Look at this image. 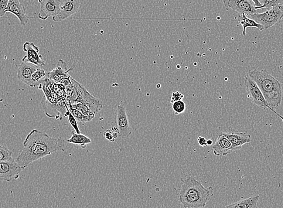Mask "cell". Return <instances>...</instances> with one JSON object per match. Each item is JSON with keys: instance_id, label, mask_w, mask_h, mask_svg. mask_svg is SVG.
I'll return each mask as SVG.
<instances>
[{"instance_id": "obj_1", "label": "cell", "mask_w": 283, "mask_h": 208, "mask_svg": "<svg viewBox=\"0 0 283 208\" xmlns=\"http://www.w3.org/2000/svg\"><path fill=\"white\" fill-rule=\"evenodd\" d=\"M67 142L50 137L46 132L33 129L23 143V148L15 161L24 170L30 164L56 152L64 151Z\"/></svg>"}, {"instance_id": "obj_2", "label": "cell", "mask_w": 283, "mask_h": 208, "mask_svg": "<svg viewBox=\"0 0 283 208\" xmlns=\"http://www.w3.org/2000/svg\"><path fill=\"white\" fill-rule=\"evenodd\" d=\"M213 195L212 187L206 188L199 180L189 176L182 183L179 200L185 208H204Z\"/></svg>"}, {"instance_id": "obj_3", "label": "cell", "mask_w": 283, "mask_h": 208, "mask_svg": "<svg viewBox=\"0 0 283 208\" xmlns=\"http://www.w3.org/2000/svg\"><path fill=\"white\" fill-rule=\"evenodd\" d=\"M248 76L255 81L269 106L278 107L282 101V86L279 81L265 70H254Z\"/></svg>"}, {"instance_id": "obj_4", "label": "cell", "mask_w": 283, "mask_h": 208, "mask_svg": "<svg viewBox=\"0 0 283 208\" xmlns=\"http://www.w3.org/2000/svg\"><path fill=\"white\" fill-rule=\"evenodd\" d=\"M250 16L251 19L260 25L265 30L281 22L283 18V6L281 5L275 6L267 12L254 13Z\"/></svg>"}, {"instance_id": "obj_5", "label": "cell", "mask_w": 283, "mask_h": 208, "mask_svg": "<svg viewBox=\"0 0 283 208\" xmlns=\"http://www.w3.org/2000/svg\"><path fill=\"white\" fill-rule=\"evenodd\" d=\"M244 83L245 86H246L247 91L252 98L254 103L259 107L264 109H269V110L274 112L275 114L280 118L283 122L282 115L279 114L272 107L269 106L267 101L265 100L264 95H263L260 88H259L257 84L255 83V81L252 80L250 77L245 76L244 78Z\"/></svg>"}, {"instance_id": "obj_6", "label": "cell", "mask_w": 283, "mask_h": 208, "mask_svg": "<svg viewBox=\"0 0 283 208\" xmlns=\"http://www.w3.org/2000/svg\"><path fill=\"white\" fill-rule=\"evenodd\" d=\"M72 70V68L68 69L66 61L59 60L56 67L47 74V77L54 83L64 85L66 87L71 86V76L69 72Z\"/></svg>"}, {"instance_id": "obj_7", "label": "cell", "mask_w": 283, "mask_h": 208, "mask_svg": "<svg viewBox=\"0 0 283 208\" xmlns=\"http://www.w3.org/2000/svg\"><path fill=\"white\" fill-rule=\"evenodd\" d=\"M23 170L13 159L7 161H0V180L11 182L17 179Z\"/></svg>"}, {"instance_id": "obj_8", "label": "cell", "mask_w": 283, "mask_h": 208, "mask_svg": "<svg viewBox=\"0 0 283 208\" xmlns=\"http://www.w3.org/2000/svg\"><path fill=\"white\" fill-rule=\"evenodd\" d=\"M23 51H25L26 55L23 58L22 62L31 63L39 67L46 66L42 56L39 54V49L35 44L25 42L23 45Z\"/></svg>"}, {"instance_id": "obj_9", "label": "cell", "mask_w": 283, "mask_h": 208, "mask_svg": "<svg viewBox=\"0 0 283 208\" xmlns=\"http://www.w3.org/2000/svg\"><path fill=\"white\" fill-rule=\"evenodd\" d=\"M116 124L118 129L119 137L127 138L132 134L126 112L125 108L121 105H119L116 111Z\"/></svg>"}, {"instance_id": "obj_10", "label": "cell", "mask_w": 283, "mask_h": 208, "mask_svg": "<svg viewBox=\"0 0 283 208\" xmlns=\"http://www.w3.org/2000/svg\"><path fill=\"white\" fill-rule=\"evenodd\" d=\"M81 6L80 0H62L59 14L53 17V21L58 22L66 20L76 14Z\"/></svg>"}, {"instance_id": "obj_11", "label": "cell", "mask_w": 283, "mask_h": 208, "mask_svg": "<svg viewBox=\"0 0 283 208\" xmlns=\"http://www.w3.org/2000/svg\"><path fill=\"white\" fill-rule=\"evenodd\" d=\"M40 9L38 13L40 19L45 20L50 17H54L60 11L61 0H38Z\"/></svg>"}, {"instance_id": "obj_12", "label": "cell", "mask_w": 283, "mask_h": 208, "mask_svg": "<svg viewBox=\"0 0 283 208\" xmlns=\"http://www.w3.org/2000/svg\"><path fill=\"white\" fill-rule=\"evenodd\" d=\"M6 13H12L16 16L23 26H26L29 21V17L27 15L25 6L20 3L19 0H10Z\"/></svg>"}, {"instance_id": "obj_13", "label": "cell", "mask_w": 283, "mask_h": 208, "mask_svg": "<svg viewBox=\"0 0 283 208\" xmlns=\"http://www.w3.org/2000/svg\"><path fill=\"white\" fill-rule=\"evenodd\" d=\"M78 97H79V102H82L87 105L95 115L103 108V104L101 101L99 99L93 96L85 87L78 94Z\"/></svg>"}, {"instance_id": "obj_14", "label": "cell", "mask_w": 283, "mask_h": 208, "mask_svg": "<svg viewBox=\"0 0 283 208\" xmlns=\"http://www.w3.org/2000/svg\"><path fill=\"white\" fill-rule=\"evenodd\" d=\"M221 134L229 140L232 145H233L234 151L241 149L244 145L248 144V143H250L251 142V135L246 134V133L221 132Z\"/></svg>"}, {"instance_id": "obj_15", "label": "cell", "mask_w": 283, "mask_h": 208, "mask_svg": "<svg viewBox=\"0 0 283 208\" xmlns=\"http://www.w3.org/2000/svg\"><path fill=\"white\" fill-rule=\"evenodd\" d=\"M228 8L242 13H245L249 16L257 13L256 7L249 1V0H230L228 3Z\"/></svg>"}, {"instance_id": "obj_16", "label": "cell", "mask_w": 283, "mask_h": 208, "mask_svg": "<svg viewBox=\"0 0 283 208\" xmlns=\"http://www.w3.org/2000/svg\"><path fill=\"white\" fill-rule=\"evenodd\" d=\"M234 149L229 140L220 134L213 146V152L217 156H227L234 152Z\"/></svg>"}, {"instance_id": "obj_17", "label": "cell", "mask_w": 283, "mask_h": 208, "mask_svg": "<svg viewBox=\"0 0 283 208\" xmlns=\"http://www.w3.org/2000/svg\"><path fill=\"white\" fill-rule=\"evenodd\" d=\"M38 67L31 63L22 62L19 64L18 71H17V78L23 83L31 87L32 75Z\"/></svg>"}, {"instance_id": "obj_18", "label": "cell", "mask_w": 283, "mask_h": 208, "mask_svg": "<svg viewBox=\"0 0 283 208\" xmlns=\"http://www.w3.org/2000/svg\"><path fill=\"white\" fill-rule=\"evenodd\" d=\"M259 198L260 196L258 195L251 196L230 204L224 208H257Z\"/></svg>"}, {"instance_id": "obj_19", "label": "cell", "mask_w": 283, "mask_h": 208, "mask_svg": "<svg viewBox=\"0 0 283 208\" xmlns=\"http://www.w3.org/2000/svg\"><path fill=\"white\" fill-rule=\"evenodd\" d=\"M238 22L241 24L243 27V35H246V29L247 28H256L260 31H264L263 27L259 25L257 22H255L254 20L248 18L245 13H242L238 16Z\"/></svg>"}, {"instance_id": "obj_20", "label": "cell", "mask_w": 283, "mask_h": 208, "mask_svg": "<svg viewBox=\"0 0 283 208\" xmlns=\"http://www.w3.org/2000/svg\"><path fill=\"white\" fill-rule=\"evenodd\" d=\"M67 142L72 143V144L80 145L82 148H85L86 145L91 143L92 141L87 136L81 134H77V133L73 131L71 133V137L68 139Z\"/></svg>"}, {"instance_id": "obj_21", "label": "cell", "mask_w": 283, "mask_h": 208, "mask_svg": "<svg viewBox=\"0 0 283 208\" xmlns=\"http://www.w3.org/2000/svg\"><path fill=\"white\" fill-rule=\"evenodd\" d=\"M47 74L42 67H38L32 75L31 78V87L39 86L46 79Z\"/></svg>"}, {"instance_id": "obj_22", "label": "cell", "mask_w": 283, "mask_h": 208, "mask_svg": "<svg viewBox=\"0 0 283 208\" xmlns=\"http://www.w3.org/2000/svg\"><path fill=\"white\" fill-rule=\"evenodd\" d=\"M66 102L68 110H69L71 113L73 114V117L76 119L78 122L85 124V123L90 122L92 120H93V118L87 117V115H85L81 113V112L77 110V109L71 107V105L69 102H68L67 100Z\"/></svg>"}, {"instance_id": "obj_23", "label": "cell", "mask_w": 283, "mask_h": 208, "mask_svg": "<svg viewBox=\"0 0 283 208\" xmlns=\"http://www.w3.org/2000/svg\"><path fill=\"white\" fill-rule=\"evenodd\" d=\"M70 104L71 105V107L77 109V110L80 111L81 113L84 115H87V117H91L93 119L95 118V114L94 112L91 110V109L89 108L87 105L82 103V102H78V103L76 104Z\"/></svg>"}, {"instance_id": "obj_24", "label": "cell", "mask_w": 283, "mask_h": 208, "mask_svg": "<svg viewBox=\"0 0 283 208\" xmlns=\"http://www.w3.org/2000/svg\"><path fill=\"white\" fill-rule=\"evenodd\" d=\"M12 151L9 149L0 145V161H7L12 158Z\"/></svg>"}, {"instance_id": "obj_25", "label": "cell", "mask_w": 283, "mask_h": 208, "mask_svg": "<svg viewBox=\"0 0 283 208\" xmlns=\"http://www.w3.org/2000/svg\"><path fill=\"white\" fill-rule=\"evenodd\" d=\"M64 117H67L68 121H69L70 124L72 127L74 128V131H76L77 134H81V131L78 126V122L76 119L73 117V114L71 113L69 110H68L67 106V111L66 114H64Z\"/></svg>"}, {"instance_id": "obj_26", "label": "cell", "mask_w": 283, "mask_h": 208, "mask_svg": "<svg viewBox=\"0 0 283 208\" xmlns=\"http://www.w3.org/2000/svg\"><path fill=\"white\" fill-rule=\"evenodd\" d=\"M186 104L183 101L173 102L172 109L176 114H182L186 110Z\"/></svg>"}, {"instance_id": "obj_27", "label": "cell", "mask_w": 283, "mask_h": 208, "mask_svg": "<svg viewBox=\"0 0 283 208\" xmlns=\"http://www.w3.org/2000/svg\"><path fill=\"white\" fill-rule=\"evenodd\" d=\"M282 0H262L263 8L271 9L274 7L281 5Z\"/></svg>"}, {"instance_id": "obj_28", "label": "cell", "mask_w": 283, "mask_h": 208, "mask_svg": "<svg viewBox=\"0 0 283 208\" xmlns=\"http://www.w3.org/2000/svg\"><path fill=\"white\" fill-rule=\"evenodd\" d=\"M9 1L10 0H0V18L5 15Z\"/></svg>"}, {"instance_id": "obj_29", "label": "cell", "mask_w": 283, "mask_h": 208, "mask_svg": "<svg viewBox=\"0 0 283 208\" xmlns=\"http://www.w3.org/2000/svg\"><path fill=\"white\" fill-rule=\"evenodd\" d=\"M183 98L184 95L182 93H180V92H173V93H172L171 95V98H170V102L173 104V102L182 101L183 100Z\"/></svg>"}, {"instance_id": "obj_30", "label": "cell", "mask_w": 283, "mask_h": 208, "mask_svg": "<svg viewBox=\"0 0 283 208\" xmlns=\"http://www.w3.org/2000/svg\"><path fill=\"white\" fill-rule=\"evenodd\" d=\"M104 137L105 139L107 140L108 142H114L115 138L113 135V132H112L111 129H107L104 133Z\"/></svg>"}, {"instance_id": "obj_31", "label": "cell", "mask_w": 283, "mask_h": 208, "mask_svg": "<svg viewBox=\"0 0 283 208\" xmlns=\"http://www.w3.org/2000/svg\"><path fill=\"white\" fill-rule=\"evenodd\" d=\"M198 143H199V145L202 146V147H206V146H207V140L206 138L199 137L198 138Z\"/></svg>"}, {"instance_id": "obj_32", "label": "cell", "mask_w": 283, "mask_h": 208, "mask_svg": "<svg viewBox=\"0 0 283 208\" xmlns=\"http://www.w3.org/2000/svg\"><path fill=\"white\" fill-rule=\"evenodd\" d=\"M251 1L254 3V6L256 7L257 10L263 8L262 3L259 0H251Z\"/></svg>"}, {"instance_id": "obj_33", "label": "cell", "mask_w": 283, "mask_h": 208, "mask_svg": "<svg viewBox=\"0 0 283 208\" xmlns=\"http://www.w3.org/2000/svg\"><path fill=\"white\" fill-rule=\"evenodd\" d=\"M212 144H213V141H211V140H208V141H207V146L212 145Z\"/></svg>"}, {"instance_id": "obj_34", "label": "cell", "mask_w": 283, "mask_h": 208, "mask_svg": "<svg viewBox=\"0 0 283 208\" xmlns=\"http://www.w3.org/2000/svg\"><path fill=\"white\" fill-rule=\"evenodd\" d=\"M282 172H283V168H282Z\"/></svg>"}, {"instance_id": "obj_35", "label": "cell", "mask_w": 283, "mask_h": 208, "mask_svg": "<svg viewBox=\"0 0 283 208\" xmlns=\"http://www.w3.org/2000/svg\"><path fill=\"white\" fill-rule=\"evenodd\" d=\"M258 208V207H257Z\"/></svg>"}]
</instances>
